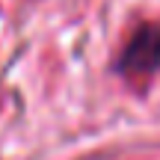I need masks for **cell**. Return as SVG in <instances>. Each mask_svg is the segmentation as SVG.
<instances>
[{
  "label": "cell",
  "mask_w": 160,
  "mask_h": 160,
  "mask_svg": "<svg viewBox=\"0 0 160 160\" xmlns=\"http://www.w3.org/2000/svg\"><path fill=\"white\" fill-rule=\"evenodd\" d=\"M116 68L125 77H148L160 68V27L157 24H142L131 33L119 53Z\"/></svg>",
  "instance_id": "6da1fadb"
}]
</instances>
